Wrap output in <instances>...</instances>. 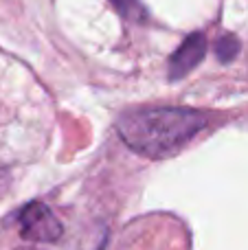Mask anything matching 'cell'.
Segmentation results:
<instances>
[{"mask_svg": "<svg viewBox=\"0 0 248 250\" xmlns=\"http://www.w3.org/2000/svg\"><path fill=\"white\" fill-rule=\"evenodd\" d=\"M209 114L187 108H145L119 119L117 129L132 151L163 158L207 127Z\"/></svg>", "mask_w": 248, "mask_h": 250, "instance_id": "cell-1", "label": "cell"}, {"mask_svg": "<svg viewBox=\"0 0 248 250\" xmlns=\"http://www.w3.org/2000/svg\"><path fill=\"white\" fill-rule=\"evenodd\" d=\"M20 233L29 242L51 244L62 237V224L55 213L42 202H31L18 213Z\"/></svg>", "mask_w": 248, "mask_h": 250, "instance_id": "cell-2", "label": "cell"}, {"mask_svg": "<svg viewBox=\"0 0 248 250\" xmlns=\"http://www.w3.org/2000/svg\"><path fill=\"white\" fill-rule=\"evenodd\" d=\"M207 55V40L202 33H191L178 48L174 51L169 60V77L180 79L193 70Z\"/></svg>", "mask_w": 248, "mask_h": 250, "instance_id": "cell-3", "label": "cell"}, {"mask_svg": "<svg viewBox=\"0 0 248 250\" xmlns=\"http://www.w3.org/2000/svg\"><path fill=\"white\" fill-rule=\"evenodd\" d=\"M215 53H218L220 62H231L240 53V40L235 35H222L215 42Z\"/></svg>", "mask_w": 248, "mask_h": 250, "instance_id": "cell-4", "label": "cell"}, {"mask_svg": "<svg viewBox=\"0 0 248 250\" xmlns=\"http://www.w3.org/2000/svg\"><path fill=\"white\" fill-rule=\"evenodd\" d=\"M110 2L123 18H130V20H143L145 18V9L141 0H110Z\"/></svg>", "mask_w": 248, "mask_h": 250, "instance_id": "cell-5", "label": "cell"}, {"mask_svg": "<svg viewBox=\"0 0 248 250\" xmlns=\"http://www.w3.org/2000/svg\"><path fill=\"white\" fill-rule=\"evenodd\" d=\"M18 250H38V248H18Z\"/></svg>", "mask_w": 248, "mask_h": 250, "instance_id": "cell-6", "label": "cell"}]
</instances>
